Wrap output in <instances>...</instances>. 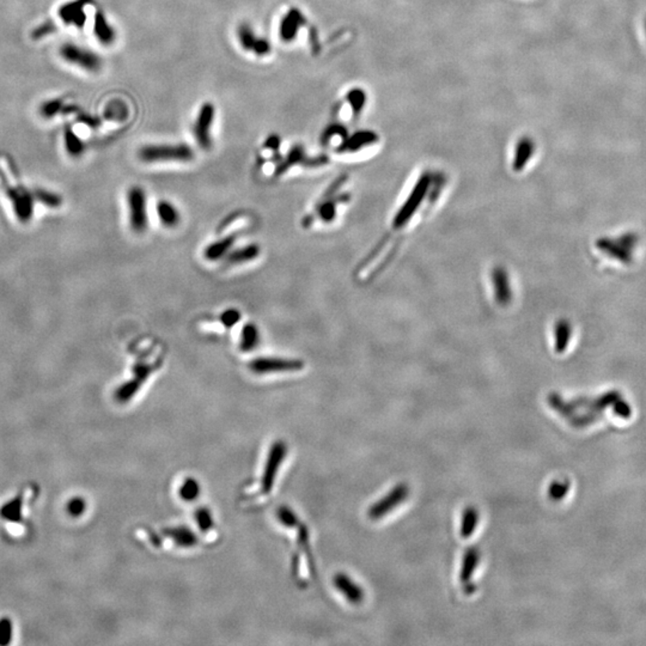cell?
Listing matches in <instances>:
<instances>
[{"label":"cell","mask_w":646,"mask_h":646,"mask_svg":"<svg viewBox=\"0 0 646 646\" xmlns=\"http://www.w3.org/2000/svg\"><path fill=\"white\" fill-rule=\"evenodd\" d=\"M152 371H154V367H150V365L136 364V367L133 369V374H134L133 377L138 379L143 384L144 382L146 381L149 376L152 374Z\"/></svg>","instance_id":"d590c367"},{"label":"cell","mask_w":646,"mask_h":646,"mask_svg":"<svg viewBox=\"0 0 646 646\" xmlns=\"http://www.w3.org/2000/svg\"><path fill=\"white\" fill-rule=\"evenodd\" d=\"M306 26V18L298 9H291L284 16L279 26V36L281 41L292 42L297 38L301 28Z\"/></svg>","instance_id":"9c48e42d"},{"label":"cell","mask_w":646,"mask_h":646,"mask_svg":"<svg viewBox=\"0 0 646 646\" xmlns=\"http://www.w3.org/2000/svg\"><path fill=\"white\" fill-rule=\"evenodd\" d=\"M95 36L102 42L103 45H112L115 40V31L107 21L102 12H96L94 24Z\"/></svg>","instance_id":"ffe728a7"},{"label":"cell","mask_w":646,"mask_h":646,"mask_svg":"<svg viewBox=\"0 0 646 646\" xmlns=\"http://www.w3.org/2000/svg\"><path fill=\"white\" fill-rule=\"evenodd\" d=\"M129 225L136 234L145 232L149 227L148 198L139 185H133L127 194Z\"/></svg>","instance_id":"3957f363"},{"label":"cell","mask_w":646,"mask_h":646,"mask_svg":"<svg viewBox=\"0 0 646 646\" xmlns=\"http://www.w3.org/2000/svg\"><path fill=\"white\" fill-rule=\"evenodd\" d=\"M276 516H278V520H279L280 523L286 527V528H297L301 523H299V518L297 515L294 512V511L287 507H279V510H276Z\"/></svg>","instance_id":"f1b7e54d"},{"label":"cell","mask_w":646,"mask_h":646,"mask_svg":"<svg viewBox=\"0 0 646 646\" xmlns=\"http://www.w3.org/2000/svg\"><path fill=\"white\" fill-rule=\"evenodd\" d=\"M201 486L199 481L195 480L194 478H187L182 481L178 488V497L185 502H194L195 499L199 498Z\"/></svg>","instance_id":"603a6c76"},{"label":"cell","mask_w":646,"mask_h":646,"mask_svg":"<svg viewBox=\"0 0 646 646\" xmlns=\"http://www.w3.org/2000/svg\"><path fill=\"white\" fill-rule=\"evenodd\" d=\"M304 367L301 359L276 358V357H260L249 363L252 372L257 375L284 374L297 372Z\"/></svg>","instance_id":"277c9868"},{"label":"cell","mask_w":646,"mask_h":646,"mask_svg":"<svg viewBox=\"0 0 646 646\" xmlns=\"http://www.w3.org/2000/svg\"><path fill=\"white\" fill-rule=\"evenodd\" d=\"M138 156L145 163L190 162L194 152L187 144H159L145 145Z\"/></svg>","instance_id":"7a4b0ae2"},{"label":"cell","mask_w":646,"mask_h":646,"mask_svg":"<svg viewBox=\"0 0 646 646\" xmlns=\"http://www.w3.org/2000/svg\"><path fill=\"white\" fill-rule=\"evenodd\" d=\"M346 99H348V104L351 106L352 112H353L355 115H359V114L362 113V110L367 104V94H365V91L359 89V87L350 90V92L346 95Z\"/></svg>","instance_id":"83f0119b"},{"label":"cell","mask_w":646,"mask_h":646,"mask_svg":"<svg viewBox=\"0 0 646 646\" xmlns=\"http://www.w3.org/2000/svg\"><path fill=\"white\" fill-rule=\"evenodd\" d=\"M480 558L481 553L478 548L472 547L467 549V552L463 556L461 574H460V579L462 583L470 582L476 567L479 566V564H480Z\"/></svg>","instance_id":"ac0fdd59"},{"label":"cell","mask_w":646,"mask_h":646,"mask_svg":"<svg viewBox=\"0 0 646 646\" xmlns=\"http://www.w3.org/2000/svg\"><path fill=\"white\" fill-rule=\"evenodd\" d=\"M318 212L320 218L325 223H332L333 220H335V215H337V203H334L330 199H327V200L323 201L320 205Z\"/></svg>","instance_id":"f546056e"},{"label":"cell","mask_w":646,"mask_h":646,"mask_svg":"<svg viewBox=\"0 0 646 646\" xmlns=\"http://www.w3.org/2000/svg\"><path fill=\"white\" fill-rule=\"evenodd\" d=\"M235 242H236V236L230 235V236L220 238L218 241L208 244L204 252L205 259L208 261H218L223 259L230 253Z\"/></svg>","instance_id":"9a60e30c"},{"label":"cell","mask_w":646,"mask_h":646,"mask_svg":"<svg viewBox=\"0 0 646 646\" xmlns=\"http://www.w3.org/2000/svg\"><path fill=\"white\" fill-rule=\"evenodd\" d=\"M53 31V24H47L45 23L42 27L38 28V31H35V34H36V38H42L43 35H50Z\"/></svg>","instance_id":"ab89813d"},{"label":"cell","mask_w":646,"mask_h":646,"mask_svg":"<svg viewBox=\"0 0 646 646\" xmlns=\"http://www.w3.org/2000/svg\"><path fill=\"white\" fill-rule=\"evenodd\" d=\"M157 215H158L159 220L163 224V227H169V229L178 227V224H180V220H181L178 208H175V205L171 204V201L168 200L159 201L158 204H157Z\"/></svg>","instance_id":"e0dca14e"},{"label":"cell","mask_w":646,"mask_h":646,"mask_svg":"<svg viewBox=\"0 0 646 646\" xmlns=\"http://www.w3.org/2000/svg\"><path fill=\"white\" fill-rule=\"evenodd\" d=\"M241 318H242V315L237 309H234V308L224 310L220 316V322H222V325L225 328H232L234 325H237L238 322L241 321Z\"/></svg>","instance_id":"d6a6232c"},{"label":"cell","mask_w":646,"mask_h":646,"mask_svg":"<svg viewBox=\"0 0 646 646\" xmlns=\"http://www.w3.org/2000/svg\"><path fill=\"white\" fill-rule=\"evenodd\" d=\"M140 387H141V383L133 377L132 379H129L117 388V392L114 394L115 400L120 404L129 402L132 400L133 397H136V393L140 390Z\"/></svg>","instance_id":"cb8c5ba5"},{"label":"cell","mask_w":646,"mask_h":646,"mask_svg":"<svg viewBox=\"0 0 646 646\" xmlns=\"http://www.w3.org/2000/svg\"><path fill=\"white\" fill-rule=\"evenodd\" d=\"M215 109L212 103L206 102L200 107L197 122L194 124L193 133L198 145L204 150L212 146L211 129L215 122Z\"/></svg>","instance_id":"52a82bcc"},{"label":"cell","mask_w":646,"mask_h":646,"mask_svg":"<svg viewBox=\"0 0 646 646\" xmlns=\"http://www.w3.org/2000/svg\"><path fill=\"white\" fill-rule=\"evenodd\" d=\"M567 490H569L567 481H554L549 488V497L554 500H559L563 498L564 495H566Z\"/></svg>","instance_id":"836d02e7"},{"label":"cell","mask_w":646,"mask_h":646,"mask_svg":"<svg viewBox=\"0 0 646 646\" xmlns=\"http://www.w3.org/2000/svg\"><path fill=\"white\" fill-rule=\"evenodd\" d=\"M84 510H85V502L83 499L75 498L68 502V512L73 517H80V515L84 514Z\"/></svg>","instance_id":"8d00e7d4"},{"label":"cell","mask_w":646,"mask_h":646,"mask_svg":"<svg viewBox=\"0 0 646 646\" xmlns=\"http://www.w3.org/2000/svg\"><path fill=\"white\" fill-rule=\"evenodd\" d=\"M309 162L310 157L306 156L302 145H295V146L289 151L286 157H285L283 161H280L279 164L276 166L274 175H276V176H280V175L285 174L287 171L291 169L292 166H297V164L309 166Z\"/></svg>","instance_id":"5bb4252c"},{"label":"cell","mask_w":646,"mask_h":646,"mask_svg":"<svg viewBox=\"0 0 646 646\" xmlns=\"http://www.w3.org/2000/svg\"><path fill=\"white\" fill-rule=\"evenodd\" d=\"M377 141V136L376 133L371 132V131H358L355 132V134H352L351 136H346L343 143L339 145L337 151L339 154H344V152H357L360 150V149L364 148V146H367L370 144Z\"/></svg>","instance_id":"7c38bea8"},{"label":"cell","mask_w":646,"mask_h":646,"mask_svg":"<svg viewBox=\"0 0 646 646\" xmlns=\"http://www.w3.org/2000/svg\"><path fill=\"white\" fill-rule=\"evenodd\" d=\"M60 57L68 64L78 66L85 71L97 72L102 66V60L97 54L72 42L61 45Z\"/></svg>","instance_id":"5b68a950"},{"label":"cell","mask_w":646,"mask_h":646,"mask_svg":"<svg viewBox=\"0 0 646 646\" xmlns=\"http://www.w3.org/2000/svg\"><path fill=\"white\" fill-rule=\"evenodd\" d=\"M259 255H260V247L255 243H252L242 248L231 250L230 253L225 257V260L229 265H242L249 261L255 260Z\"/></svg>","instance_id":"2e32d148"},{"label":"cell","mask_w":646,"mask_h":646,"mask_svg":"<svg viewBox=\"0 0 646 646\" xmlns=\"http://www.w3.org/2000/svg\"><path fill=\"white\" fill-rule=\"evenodd\" d=\"M129 110L126 106V103L122 102V101H113L110 102L108 106L106 107V112H104V117L110 120V122H126L127 117H129Z\"/></svg>","instance_id":"484cf974"},{"label":"cell","mask_w":646,"mask_h":646,"mask_svg":"<svg viewBox=\"0 0 646 646\" xmlns=\"http://www.w3.org/2000/svg\"><path fill=\"white\" fill-rule=\"evenodd\" d=\"M11 621L1 620L0 621V644H8L11 640Z\"/></svg>","instance_id":"74e56055"},{"label":"cell","mask_w":646,"mask_h":646,"mask_svg":"<svg viewBox=\"0 0 646 646\" xmlns=\"http://www.w3.org/2000/svg\"><path fill=\"white\" fill-rule=\"evenodd\" d=\"M194 518H195V523L201 533L211 534L212 530L215 528V521H213L211 511L206 507H200L195 511Z\"/></svg>","instance_id":"4316f807"},{"label":"cell","mask_w":646,"mask_h":646,"mask_svg":"<svg viewBox=\"0 0 646 646\" xmlns=\"http://www.w3.org/2000/svg\"><path fill=\"white\" fill-rule=\"evenodd\" d=\"M333 584L338 591L352 605H359L364 600V590L352 581L351 577L345 574H338L333 578Z\"/></svg>","instance_id":"30bf717a"},{"label":"cell","mask_w":646,"mask_h":646,"mask_svg":"<svg viewBox=\"0 0 646 646\" xmlns=\"http://www.w3.org/2000/svg\"><path fill=\"white\" fill-rule=\"evenodd\" d=\"M1 180H3V183H4L5 190H6L9 199L12 201L17 218L23 223L31 220V215H33V210H34L33 197L24 189L12 188L11 185H9L5 182L3 176H1Z\"/></svg>","instance_id":"ba28073f"},{"label":"cell","mask_w":646,"mask_h":646,"mask_svg":"<svg viewBox=\"0 0 646 646\" xmlns=\"http://www.w3.org/2000/svg\"><path fill=\"white\" fill-rule=\"evenodd\" d=\"M65 144H66L68 151L71 155L78 156L84 151L83 143L71 131H66L65 133Z\"/></svg>","instance_id":"1f68e13d"},{"label":"cell","mask_w":646,"mask_h":646,"mask_svg":"<svg viewBox=\"0 0 646 646\" xmlns=\"http://www.w3.org/2000/svg\"><path fill=\"white\" fill-rule=\"evenodd\" d=\"M479 520H480V515L475 507H469L465 509L463 516H462L461 530H460L463 539L472 537L475 532L476 527L479 524Z\"/></svg>","instance_id":"7402d4cb"},{"label":"cell","mask_w":646,"mask_h":646,"mask_svg":"<svg viewBox=\"0 0 646 646\" xmlns=\"http://www.w3.org/2000/svg\"><path fill=\"white\" fill-rule=\"evenodd\" d=\"M334 136H341L343 140H344L345 138L348 136L346 127L340 125V124H332V125H329L328 127H325V131H323L321 134L322 145H327V144H329V141L332 140V138Z\"/></svg>","instance_id":"4dcf8cb0"},{"label":"cell","mask_w":646,"mask_h":646,"mask_svg":"<svg viewBox=\"0 0 646 646\" xmlns=\"http://www.w3.org/2000/svg\"><path fill=\"white\" fill-rule=\"evenodd\" d=\"M287 450L289 449H287L286 443L283 441H276L273 443L269 449L267 460H266L265 468L262 472L260 488H257V493H254L250 498H248V500L253 499L254 502H260L271 495L280 467L283 465L284 460L286 458Z\"/></svg>","instance_id":"6da1fadb"},{"label":"cell","mask_w":646,"mask_h":646,"mask_svg":"<svg viewBox=\"0 0 646 646\" xmlns=\"http://www.w3.org/2000/svg\"><path fill=\"white\" fill-rule=\"evenodd\" d=\"M237 38L239 45L247 52H254L257 42L260 40L248 24H241L237 28Z\"/></svg>","instance_id":"d4e9b609"},{"label":"cell","mask_w":646,"mask_h":646,"mask_svg":"<svg viewBox=\"0 0 646 646\" xmlns=\"http://www.w3.org/2000/svg\"><path fill=\"white\" fill-rule=\"evenodd\" d=\"M534 152V143L533 140L530 138H522L520 141H518L517 145H516V152H515V162H514V169L515 171H522L524 168L525 164L529 162V159L532 158Z\"/></svg>","instance_id":"44dd1931"},{"label":"cell","mask_w":646,"mask_h":646,"mask_svg":"<svg viewBox=\"0 0 646 646\" xmlns=\"http://www.w3.org/2000/svg\"><path fill=\"white\" fill-rule=\"evenodd\" d=\"M89 0H75L68 4H64L59 10V16L66 26H75L82 28L85 22V12L84 8Z\"/></svg>","instance_id":"8fae6325"},{"label":"cell","mask_w":646,"mask_h":646,"mask_svg":"<svg viewBox=\"0 0 646 646\" xmlns=\"http://www.w3.org/2000/svg\"><path fill=\"white\" fill-rule=\"evenodd\" d=\"M409 485L400 484L395 486L393 490L388 492V495L383 498L379 499L376 504L369 509V517L371 520L377 521L379 518L386 517L392 511L395 510L397 507L409 498Z\"/></svg>","instance_id":"8992f818"},{"label":"cell","mask_w":646,"mask_h":646,"mask_svg":"<svg viewBox=\"0 0 646 646\" xmlns=\"http://www.w3.org/2000/svg\"><path fill=\"white\" fill-rule=\"evenodd\" d=\"M164 534L178 548L188 549V548L195 547L199 544L197 534L194 533L193 530L185 527V525L168 528V529L164 530Z\"/></svg>","instance_id":"4fadbf2b"},{"label":"cell","mask_w":646,"mask_h":646,"mask_svg":"<svg viewBox=\"0 0 646 646\" xmlns=\"http://www.w3.org/2000/svg\"><path fill=\"white\" fill-rule=\"evenodd\" d=\"M36 197H38V200L45 205H48L50 208H59L60 206L61 198L58 197L55 194L48 193V192H45V190H38Z\"/></svg>","instance_id":"e575fe53"},{"label":"cell","mask_w":646,"mask_h":646,"mask_svg":"<svg viewBox=\"0 0 646 646\" xmlns=\"http://www.w3.org/2000/svg\"><path fill=\"white\" fill-rule=\"evenodd\" d=\"M280 143H281V140H280L279 136L273 134V136H269L266 140L265 146L269 150L276 152L279 150Z\"/></svg>","instance_id":"f35d334b"},{"label":"cell","mask_w":646,"mask_h":646,"mask_svg":"<svg viewBox=\"0 0 646 646\" xmlns=\"http://www.w3.org/2000/svg\"><path fill=\"white\" fill-rule=\"evenodd\" d=\"M260 345V330L255 323L243 325L239 337V350L242 352H253Z\"/></svg>","instance_id":"d6986e66"}]
</instances>
